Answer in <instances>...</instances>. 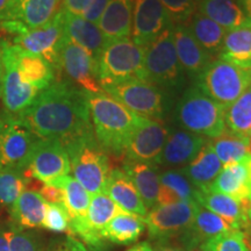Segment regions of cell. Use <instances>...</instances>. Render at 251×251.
<instances>
[{
    "label": "cell",
    "instance_id": "cell-16",
    "mask_svg": "<svg viewBox=\"0 0 251 251\" xmlns=\"http://www.w3.org/2000/svg\"><path fill=\"white\" fill-rule=\"evenodd\" d=\"M169 134L164 126L151 119L140 118L125 149L126 161L158 164Z\"/></svg>",
    "mask_w": 251,
    "mask_h": 251
},
{
    "label": "cell",
    "instance_id": "cell-23",
    "mask_svg": "<svg viewBox=\"0 0 251 251\" xmlns=\"http://www.w3.org/2000/svg\"><path fill=\"white\" fill-rule=\"evenodd\" d=\"M133 20V0H109L97 26L108 42L129 39Z\"/></svg>",
    "mask_w": 251,
    "mask_h": 251
},
{
    "label": "cell",
    "instance_id": "cell-48",
    "mask_svg": "<svg viewBox=\"0 0 251 251\" xmlns=\"http://www.w3.org/2000/svg\"><path fill=\"white\" fill-rule=\"evenodd\" d=\"M56 251H86V249L79 242H77V241H70L67 246Z\"/></svg>",
    "mask_w": 251,
    "mask_h": 251
},
{
    "label": "cell",
    "instance_id": "cell-46",
    "mask_svg": "<svg viewBox=\"0 0 251 251\" xmlns=\"http://www.w3.org/2000/svg\"><path fill=\"white\" fill-rule=\"evenodd\" d=\"M152 248L153 251H187L179 243H174L171 240L156 241L155 247Z\"/></svg>",
    "mask_w": 251,
    "mask_h": 251
},
{
    "label": "cell",
    "instance_id": "cell-37",
    "mask_svg": "<svg viewBox=\"0 0 251 251\" xmlns=\"http://www.w3.org/2000/svg\"><path fill=\"white\" fill-rule=\"evenodd\" d=\"M209 146L224 166L251 161L250 143L227 130L221 136L213 139Z\"/></svg>",
    "mask_w": 251,
    "mask_h": 251
},
{
    "label": "cell",
    "instance_id": "cell-5",
    "mask_svg": "<svg viewBox=\"0 0 251 251\" xmlns=\"http://www.w3.org/2000/svg\"><path fill=\"white\" fill-rule=\"evenodd\" d=\"M144 50L130 39L108 42L97 64L101 89L128 80H144Z\"/></svg>",
    "mask_w": 251,
    "mask_h": 251
},
{
    "label": "cell",
    "instance_id": "cell-9",
    "mask_svg": "<svg viewBox=\"0 0 251 251\" xmlns=\"http://www.w3.org/2000/svg\"><path fill=\"white\" fill-rule=\"evenodd\" d=\"M59 0H9L0 12V28L17 36L49 23Z\"/></svg>",
    "mask_w": 251,
    "mask_h": 251
},
{
    "label": "cell",
    "instance_id": "cell-40",
    "mask_svg": "<svg viewBox=\"0 0 251 251\" xmlns=\"http://www.w3.org/2000/svg\"><path fill=\"white\" fill-rule=\"evenodd\" d=\"M9 251H42L41 242L35 234L27 233L14 224H8Z\"/></svg>",
    "mask_w": 251,
    "mask_h": 251
},
{
    "label": "cell",
    "instance_id": "cell-24",
    "mask_svg": "<svg viewBox=\"0 0 251 251\" xmlns=\"http://www.w3.org/2000/svg\"><path fill=\"white\" fill-rule=\"evenodd\" d=\"M250 162L226 165L207 190L231 197L237 201L249 199L251 192Z\"/></svg>",
    "mask_w": 251,
    "mask_h": 251
},
{
    "label": "cell",
    "instance_id": "cell-8",
    "mask_svg": "<svg viewBox=\"0 0 251 251\" xmlns=\"http://www.w3.org/2000/svg\"><path fill=\"white\" fill-rule=\"evenodd\" d=\"M183 79V69L175 48L174 26L163 31L144 50V80L152 85L177 86Z\"/></svg>",
    "mask_w": 251,
    "mask_h": 251
},
{
    "label": "cell",
    "instance_id": "cell-3",
    "mask_svg": "<svg viewBox=\"0 0 251 251\" xmlns=\"http://www.w3.org/2000/svg\"><path fill=\"white\" fill-rule=\"evenodd\" d=\"M74 178L91 196L103 192L111 171L107 152L100 146L93 128L63 143Z\"/></svg>",
    "mask_w": 251,
    "mask_h": 251
},
{
    "label": "cell",
    "instance_id": "cell-19",
    "mask_svg": "<svg viewBox=\"0 0 251 251\" xmlns=\"http://www.w3.org/2000/svg\"><path fill=\"white\" fill-rule=\"evenodd\" d=\"M229 231H234V229L224 219L198 205L193 221L178 240L180 246L187 251H198L208 240Z\"/></svg>",
    "mask_w": 251,
    "mask_h": 251
},
{
    "label": "cell",
    "instance_id": "cell-15",
    "mask_svg": "<svg viewBox=\"0 0 251 251\" xmlns=\"http://www.w3.org/2000/svg\"><path fill=\"white\" fill-rule=\"evenodd\" d=\"M43 184H49L71 172L65 147L58 140L39 139L31 152L27 172Z\"/></svg>",
    "mask_w": 251,
    "mask_h": 251
},
{
    "label": "cell",
    "instance_id": "cell-45",
    "mask_svg": "<svg viewBox=\"0 0 251 251\" xmlns=\"http://www.w3.org/2000/svg\"><path fill=\"white\" fill-rule=\"evenodd\" d=\"M90 1L91 0H63L62 9H64L67 13L80 15Z\"/></svg>",
    "mask_w": 251,
    "mask_h": 251
},
{
    "label": "cell",
    "instance_id": "cell-25",
    "mask_svg": "<svg viewBox=\"0 0 251 251\" xmlns=\"http://www.w3.org/2000/svg\"><path fill=\"white\" fill-rule=\"evenodd\" d=\"M64 12L65 35L72 42L86 49L98 63V58L108 41L103 36L101 30L96 24L89 23L79 15H74Z\"/></svg>",
    "mask_w": 251,
    "mask_h": 251
},
{
    "label": "cell",
    "instance_id": "cell-36",
    "mask_svg": "<svg viewBox=\"0 0 251 251\" xmlns=\"http://www.w3.org/2000/svg\"><path fill=\"white\" fill-rule=\"evenodd\" d=\"M49 184L61 187L63 190L64 207L70 216V221L86 218L91 201V194L74 177L64 176Z\"/></svg>",
    "mask_w": 251,
    "mask_h": 251
},
{
    "label": "cell",
    "instance_id": "cell-6",
    "mask_svg": "<svg viewBox=\"0 0 251 251\" xmlns=\"http://www.w3.org/2000/svg\"><path fill=\"white\" fill-rule=\"evenodd\" d=\"M198 85L213 100L228 107L251 85V69L214 59L199 76Z\"/></svg>",
    "mask_w": 251,
    "mask_h": 251
},
{
    "label": "cell",
    "instance_id": "cell-44",
    "mask_svg": "<svg viewBox=\"0 0 251 251\" xmlns=\"http://www.w3.org/2000/svg\"><path fill=\"white\" fill-rule=\"evenodd\" d=\"M40 194L47 203L64 205V193H63V190L61 187L55 186V185L45 184L41 187Z\"/></svg>",
    "mask_w": 251,
    "mask_h": 251
},
{
    "label": "cell",
    "instance_id": "cell-56",
    "mask_svg": "<svg viewBox=\"0 0 251 251\" xmlns=\"http://www.w3.org/2000/svg\"><path fill=\"white\" fill-rule=\"evenodd\" d=\"M250 246H251V238H250Z\"/></svg>",
    "mask_w": 251,
    "mask_h": 251
},
{
    "label": "cell",
    "instance_id": "cell-39",
    "mask_svg": "<svg viewBox=\"0 0 251 251\" xmlns=\"http://www.w3.org/2000/svg\"><path fill=\"white\" fill-rule=\"evenodd\" d=\"M199 251H250L242 231H229L211 238L200 247Z\"/></svg>",
    "mask_w": 251,
    "mask_h": 251
},
{
    "label": "cell",
    "instance_id": "cell-18",
    "mask_svg": "<svg viewBox=\"0 0 251 251\" xmlns=\"http://www.w3.org/2000/svg\"><path fill=\"white\" fill-rule=\"evenodd\" d=\"M196 201L203 208L224 219L234 230L244 233L251 227L248 214L250 208L249 199L237 201L226 194L209 190H198Z\"/></svg>",
    "mask_w": 251,
    "mask_h": 251
},
{
    "label": "cell",
    "instance_id": "cell-27",
    "mask_svg": "<svg viewBox=\"0 0 251 251\" xmlns=\"http://www.w3.org/2000/svg\"><path fill=\"white\" fill-rule=\"evenodd\" d=\"M124 171L133 181L147 208L150 211L155 208L159 192V175L156 165L144 162L125 161Z\"/></svg>",
    "mask_w": 251,
    "mask_h": 251
},
{
    "label": "cell",
    "instance_id": "cell-41",
    "mask_svg": "<svg viewBox=\"0 0 251 251\" xmlns=\"http://www.w3.org/2000/svg\"><path fill=\"white\" fill-rule=\"evenodd\" d=\"M166 9L172 24H186L197 12V0H158Z\"/></svg>",
    "mask_w": 251,
    "mask_h": 251
},
{
    "label": "cell",
    "instance_id": "cell-17",
    "mask_svg": "<svg viewBox=\"0 0 251 251\" xmlns=\"http://www.w3.org/2000/svg\"><path fill=\"white\" fill-rule=\"evenodd\" d=\"M174 26L158 0H133L131 41L147 48L163 31Z\"/></svg>",
    "mask_w": 251,
    "mask_h": 251
},
{
    "label": "cell",
    "instance_id": "cell-35",
    "mask_svg": "<svg viewBox=\"0 0 251 251\" xmlns=\"http://www.w3.org/2000/svg\"><path fill=\"white\" fill-rule=\"evenodd\" d=\"M226 130L250 143L251 85L233 103L226 107Z\"/></svg>",
    "mask_w": 251,
    "mask_h": 251
},
{
    "label": "cell",
    "instance_id": "cell-26",
    "mask_svg": "<svg viewBox=\"0 0 251 251\" xmlns=\"http://www.w3.org/2000/svg\"><path fill=\"white\" fill-rule=\"evenodd\" d=\"M12 54L21 77L28 84L43 91L55 81V70L45 58L11 43Z\"/></svg>",
    "mask_w": 251,
    "mask_h": 251
},
{
    "label": "cell",
    "instance_id": "cell-55",
    "mask_svg": "<svg viewBox=\"0 0 251 251\" xmlns=\"http://www.w3.org/2000/svg\"><path fill=\"white\" fill-rule=\"evenodd\" d=\"M250 150H251V134H250Z\"/></svg>",
    "mask_w": 251,
    "mask_h": 251
},
{
    "label": "cell",
    "instance_id": "cell-30",
    "mask_svg": "<svg viewBox=\"0 0 251 251\" xmlns=\"http://www.w3.org/2000/svg\"><path fill=\"white\" fill-rule=\"evenodd\" d=\"M46 208L47 202L40 192L26 190L11 207L13 224L21 229L42 227Z\"/></svg>",
    "mask_w": 251,
    "mask_h": 251
},
{
    "label": "cell",
    "instance_id": "cell-4",
    "mask_svg": "<svg viewBox=\"0 0 251 251\" xmlns=\"http://www.w3.org/2000/svg\"><path fill=\"white\" fill-rule=\"evenodd\" d=\"M226 107L203 92L198 84L190 87L176 107V119L190 133L216 139L226 131Z\"/></svg>",
    "mask_w": 251,
    "mask_h": 251
},
{
    "label": "cell",
    "instance_id": "cell-10",
    "mask_svg": "<svg viewBox=\"0 0 251 251\" xmlns=\"http://www.w3.org/2000/svg\"><path fill=\"white\" fill-rule=\"evenodd\" d=\"M102 92L108 94L126 108L147 119H161L164 114V98L158 89L146 80H128L107 86Z\"/></svg>",
    "mask_w": 251,
    "mask_h": 251
},
{
    "label": "cell",
    "instance_id": "cell-20",
    "mask_svg": "<svg viewBox=\"0 0 251 251\" xmlns=\"http://www.w3.org/2000/svg\"><path fill=\"white\" fill-rule=\"evenodd\" d=\"M174 39L180 67L190 76L199 77L209 63L214 61L198 43L185 24L174 25Z\"/></svg>",
    "mask_w": 251,
    "mask_h": 251
},
{
    "label": "cell",
    "instance_id": "cell-29",
    "mask_svg": "<svg viewBox=\"0 0 251 251\" xmlns=\"http://www.w3.org/2000/svg\"><path fill=\"white\" fill-rule=\"evenodd\" d=\"M222 168L224 165L213 151L209 142H207L196 158L180 171L197 190L202 191L211 186Z\"/></svg>",
    "mask_w": 251,
    "mask_h": 251
},
{
    "label": "cell",
    "instance_id": "cell-21",
    "mask_svg": "<svg viewBox=\"0 0 251 251\" xmlns=\"http://www.w3.org/2000/svg\"><path fill=\"white\" fill-rule=\"evenodd\" d=\"M207 139L190 131L178 130L169 135L159 157L158 164L164 166H186L196 158Z\"/></svg>",
    "mask_w": 251,
    "mask_h": 251
},
{
    "label": "cell",
    "instance_id": "cell-42",
    "mask_svg": "<svg viewBox=\"0 0 251 251\" xmlns=\"http://www.w3.org/2000/svg\"><path fill=\"white\" fill-rule=\"evenodd\" d=\"M42 227L55 233H64L70 229V216L64 205L47 203Z\"/></svg>",
    "mask_w": 251,
    "mask_h": 251
},
{
    "label": "cell",
    "instance_id": "cell-54",
    "mask_svg": "<svg viewBox=\"0 0 251 251\" xmlns=\"http://www.w3.org/2000/svg\"><path fill=\"white\" fill-rule=\"evenodd\" d=\"M249 166H250V174H251V161H250V163H249Z\"/></svg>",
    "mask_w": 251,
    "mask_h": 251
},
{
    "label": "cell",
    "instance_id": "cell-47",
    "mask_svg": "<svg viewBox=\"0 0 251 251\" xmlns=\"http://www.w3.org/2000/svg\"><path fill=\"white\" fill-rule=\"evenodd\" d=\"M8 224L0 226V251H9L8 248Z\"/></svg>",
    "mask_w": 251,
    "mask_h": 251
},
{
    "label": "cell",
    "instance_id": "cell-7",
    "mask_svg": "<svg viewBox=\"0 0 251 251\" xmlns=\"http://www.w3.org/2000/svg\"><path fill=\"white\" fill-rule=\"evenodd\" d=\"M39 137L18 115L0 114V170L27 171L31 152Z\"/></svg>",
    "mask_w": 251,
    "mask_h": 251
},
{
    "label": "cell",
    "instance_id": "cell-32",
    "mask_svg": "<svg viewBox=\"0 0 251 251\" xmlns=\"http://www.w3.org/2000/svg\"><path fill=\"white\" fill-rule=\"evenodd\" d=\"M197 192V188L180 170L164 171L159 175L157 206L172 205L180 201H196Z\"/></svg>",
    "mask_w": 251,
    "mask_h": 251
},
{
    "label": "cell",
    "instance_id": "cell-52",
    "mask_svg": "<svg viewBox=\"0 0 251 251\" xmlns=\"http://www.w3.org/2000/svg\"><path fill=\"white\" fill-rule=\"evenodd\" d=\"M9 0H0V12L5 8V6L8 4Z\"/></svg>",
    "mask_w": 251,
    "mask_h": 251
},
{
    "label": "cell",
    "instance_id": "cell-13",
    "mask_svg": "<svg viewBox=\"0 0 251 251\" xmlns=\"http://www.w3.org/2000/svg\"><path fill=\"white\" fill-rule=\"evenodd\" d=\"M2 46V75L1 97L6 112L11 114H20L35 101L41 91L28 84L21 77L12 54L11 43L1 41Z\"/></svg>",
    "mask_w": 251,
    "mask_h": 251
},
{
    "label": "cell",
    "instance_id": "cell-50",
    "mask_svg": "<svg viewBox=\"0 0 251 251\" xmlns=\"http://www.w3.org/2000/svg\"><path fill=\"white\" fill-rule=\"evenodd\" d=\"M238 2L242 6L243 11L246 12L248 18L251 19V0H238Z\"/></svg>",
    "mask_w": 251,
    "mask_h": 251
},
{
    "label": "cell",
    "instance_id": "cell-33",
    "mask_svg": "<svg viewBox=\"0 0 251 251\" xmlns=\"http://www.w3.org/2000/svg\"><path fill=\"white\" fill-rule=\"evenodd\" d=\"M185 25L207 54L216 59L222 50L227 30L198 11Z\"/></svg>",
    "mask_w": 251,
    "mask_h": 251
},
{
    "label": "cell",
    "instance_id": "cell-31",
    "mask_svg": "<svg viewBox=\"0 0 251 251\" xmlns=\"http://www.w3.org/2000/svg\"><path fill=\"white\" fill-rule=\"evenodd\" d=\"M220 59L251 69V20L226 34Z\"/></svg>",
    "mask_w": 251,
    "mask_h": 251
},
{
    "label": "cell",
    "instance_id": "cell-2",
    "mask_svg": "<svg viewBox=\"0 0 251 251\" xmlns=\"http://www.w3.org/2000/svg\"><path fill=\"white\" fill-rule=\"evenodd\" d=\"M94 135L106 152L124 156L126 146L140 118L105 92L89 93Z\"/></svg>",
    "mask_w": 251,
    "mask_h": 251
},
{
    "label": "cell",
    "instance_id": "cell-22",
    "mask_svg": "<svg viewBox=\"0 0 251 251\" xmlns=\"http://www.w3.org/2000/svg\"><path fill=\"white\" fill-rule=\"evenodd\" d=\"M103 192L126 213L141 218H146L148 214V208L144 205L142 198L124 170L113 169L109 171Z\"/></svg>",
    "mask_w": 251,
    "mask_h": 251
},
{
    "label": "cell",
    "instance_id": "cell-49",
    "mask_svg": "<svg viewBox=\"0 0 251 251\" xmlns=\"http://www.w3.org/2000/svg\"><path fill=\"white\" fill-rule=\"evenodd\" d=\"M127 251H153V248L148 242H141L136 246L129 248Z\"/></svg>",
    "mask_w": 251,
    "mask_h": 251
},
{
    "label": "cell",
    "instance_id": "cell-28",
    "mask_svg": "<svg viewBox=\"0 0 251 251\" xmlns=\"http://www.w3.org/2000/svg\"><path fill=\"white\" fill-rule=\"evenodd\" d=\"M197 11L226 30H233L251 20L238 0H197Z\"/></svg>",
    "mask_w": 251,
    "mask_h": 251
},
{
    "label": "cell",
    "instance_id": "cell-34",
    "mask_svg": "<svg viewBox=\"0 0 251 251\" xmlns=\"http://www.w3.org/2000/svg\"><path fill=\"white\" fill-rule=\"evenodd\" d=\"M144 229V218L129 213H121L113 218L102 229L101 237L113 243L127 246L136 242Z\"/></svg>",
    "mask_w": 251,
    "mask_h": 251
},
{
    "label": "cell",
    "instance_id": "cell-14",
    "mask_svg": "<svg viewBox=\"0 0 251 251\" xmlns=\"http://www.w3.org/2000/svg\"><path fill=\"white\" fill-rule=\"evenodd\" d=\"M93 56L78 46L77 43L65 39L59 52V70L65 72L74 85L76 84L87 93L102 92L98 79V67Z\"/></svg>",
    "mask_w": 251,
    "mask_h": 251
},
{
    "label": "cell",
    "instance_id": "cell-51",
    "mask_svg": "<svg viewBox=\"0 0 251 251\" xmlns=\"http://www.w3.org/2000/svg\"><path fill=\"white\" fill-rule=\"evenodd\" d=\"M2 75H4V65H2V46H1V41H0V94H1Z\"/></svg>",
    "mask_w": 251,
    "mask_h": 251
},
{
    "label": "cell",
    "instance_id": "cell-12",
    "mask_svg": "<svg viewBox=\"0 0 251 251\" xmlns=\"http://www.w3.org/2000/svg\"><path fill=\"white\" fill-rule=\"evenodd\" d=\"M198 205L196 201H180L156 206L144 218L149 236L153 241L178 238L193 221Z\"/></svg>",
    "mask_w": 251,
    "mask_h": 251
},
{
    "label": "cell",
    "instance_id": "cell-1",
    "mask_svg": "<svg viewBox=\"0 0 251 251\" xmlns=\"http://www.w3.org/2000/svg\"><path fill=\"white\" fill-rule=\"evenodd\" d=\"M18 117L39 139L62 143L93 128L89 93L70 81H54Z\"/></svg>",
    "mask_w": 251,
    "mask_h": 251
},
{
    "label": "cell",
    "instance_id": "cell-38",
    "mask_svg": "<svg viewBox=\"0 0 251 251\" xmlns=\"http://www.w3.org/2000/svg\"><path fill=\"white\" fill-rule=\"evenodd\" d=\"M27 171L4 169L0 170V203L12 207L19 197L26 191Z\"/></svg>",
    "mask_w": 251,
    "mask_h": 251
},
{
    "label": "cell",
    "instance_id": "cell-43",
    "mask_svg": "<svg viewBox=\"0 0 251 251\" xmlns=\"http://www.w3.org/2000/svg\"><path fill=\"white\" fill-rule=\"evenodd\" d=\"M108 2L109 0H91L79 17L85 19L89 23L97 25L99 23L105 8L107 7Z\"/></svg>",
    "mask_w": 251,
    "mask_h": 251
},
{
    "label": "cell",
    "instance_id": "cell-53",
    "mask_svg": "<svg viewBox=\"0 0 251 251\" xmlns=\"http://www.w3.org/2000/svg\"><path fill=\"white\" fill-rule=\"evenodd\" d=\"M249 201H250V208H249V212H248V214H249V219H250V222H251V192H250V196H249Z\"/></svg>",
    "mask_w": 251,
    "mask_h": 251
},
{
    "label": "cell",
    "instance_id": "cell-11",
    "mask_svg": "<svg viewBox=\"0 0 251 251\" xmlns=\"http://www.w3.org/2000/svg\"><path fill=\"white\" fill-rule=\"evenodd\" d=\"M65 39L64 12L61 8L49 23L14 36L12 45L41 56L54 68V70H59V52Z\"/></svg>",
    "mask_w": 251,
    "mask_h": 251
}]
</instances>
